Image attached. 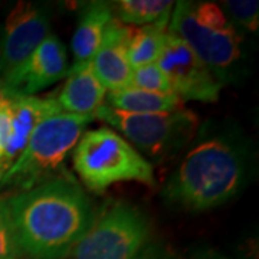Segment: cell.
Returning <instances> with one entry per match:
<instances>
[{"label":"cell","mask_w":259,"mask_h":259,"mask_svg":"<svg viewBox=\"0 0 259 259\" xmlns=\"http://www.w3.org/2000/svg\"><path fill=\"white\" fill-rule=\"evenodd\" d=\"M6 175V170L3 168V166L0 164V183H2V179H3V176Z\"/></svg>","instance_id":"24"},{"label":"cell","mask_w":259,"mask_h":259,"mask_svg":"<svg viewBox=\"0 0 259 259\" xmlns=\"http://www.w3.org/2000/svg\"><path fill=\"white\" fill-rule=\"evenodd\" d=\"M148 238L147 218L133 204L112 202L95 213L90 229L71 253L72 259H137Z\"/></svg>","instance_id":"7"},{"label":"cell","mask_w":259,"mask_h":259,"mask_svg":"<svg viewBox=\"0 0 259 259\" xmlns=\"http://www.w3.org/2000/svg\"><path fill=\"white\" fill-rule=\"evenodd\" d=\"M221 8L228 19L242 32H258L259 3L256 0H228L223 2Z\"/></svg>","instance_id":"17"},{"label":"cell","mask_w":259,"mask_h":259,"mask_svg":"<svg viewBox=\"0 0 259 259\" xmlns=\"http://www.w3.org/2000/svg\"><path fill=\"white\" fill-rule=\"evenodd\" d=\"M137 259H173L167 252L157 246H146Z\"/></svg>","instance_id":"22"},{"label":"cell","mask_w":259,"mask_h":259,"mask_svg":"<svg viewBox=\"0 0 259 259\" xmlns=\"http://www.w3.org/2000/svg\"><path fill=\"white\" fill-rule=\"evenodd\" d=\"M168 30L193 51L222 83H239L248 75L246 33L238 29L222 8L212 2H177Z\"/></svg>","instance_id":"3"},{"label":"cell","mask_w":259,"mask_h":259,"mask_svg":"<svg viewBox=\"0 0 259 259\" xmlns=\"http://www.w3.org/2000/svg\"><path fill=\"white\" fill-rule=\"evenodd\" d=\"M69 72L66 47L51 33L23 64L3 81L20 97H32L65 78Z\"/></svg>","instance_id":"10"},{"label":"cell","mask_w":259,"mask_h":259,"mask_svg":"<svg viewBox=\"0 0 259 259\" xmlns=\"http://www.w3.org/2000/svg\"><path fill=\"white\" fill-rule=\"evenodd\" d=\"M93 117L120 131L141 156L146 154L157 163L176 156L199 130V117L185 108L168 112H125L104 102Z\"/></svg>","instance_id":"6"},{"label":"cell","mask_w":259,"mask_h":259,"mask_svg":"<svg viewBox=\"0 0 259 259\" xmlns=\"http://www.w3.org/2000/svg\"><path fill=\"white\" fill-rule=\"evenodd\" d=\"M130 87L156 94H173L164 72L157 64H150L133 69Z\"/></svg>","instance_id":"18"},{"label":"cell","mask_w":259,"mask_h":259,"mask_svg":"<svg viewBox=\"0 0 259 259\" xmlns=\"http://www.w3.org/2000/svg\"><path fill=\"white\" fill-rule=\"evenodd\" d=\"M51 35V16L45 6L19 2L10 10L0 36V79H5Z\"/></svg>","instance_id":"9"},{"label":"cell","mask_w":259,"mask_h":259,"mask_svg":"<svg viewBox=\"0 0 259 259\" xmlns=\"http://www.w3.org/2000/svg\"><path fill=\"white\" fill-rule=\"evenodd\" d=\"M193 259H232L229 256H225L221 252L213 249H202L197 250L193 255Z\"/></svg>","instance_id":"23"},{"label":"cell","mask_w":259,"mask_h":259,"mask_svg":"<svg viewBox=\"0 0 259 259\" xmlns=\"http://www.w3.org/2000/svg\"><path fill=\"white\" fill-rule=\"evenodd\" d=\"M156 64L164 72L173 94L182 101L216 102L222 83L180 37L167 30L164 45Z\"/></svg>","instance_id":"8"},{"label":"cell","mask_w":259,"mask_h":259,"mask_svg":"<svg viewBox=\"0 0 259 259\" xmlns=\"http://www.w3.org/2000/svg\"><path fill=\"white\" fill-rule=\"evenodd\" d=\"M75 171L93 192L114 183H156L153 166L118 133L108 127L85 131L72 151Z\"/></svg>","instance_id":"5"},{"label":"cell","mask_w":259,"mask_h":259,"mask_svg":"<svg viewBox=\"0 0 259 259\" xmlns=\"http://www.w3.org/2000/svg\"><path fill=\"white\" fill-rule=\"evenodd\" d=\"M6 107H3L0 110V164H2V158H3V154L6 151V147H8V143H9L10 139V117Z\"/></svg>","instance_id":"20"},{"label":"cell","mask_w":259,"mask_h":259,"mask_svg":"<svg viewBox=\"0 0 259 259\" xmlns=\"http://www.w3.org/2000/svg\"><path fill=\"white\" fill-rule=\"evenodd\" d=\"M105 104L125 112H168L183 108V101L176 94H156L133 87L108 91Z\"/></svg>","instance_id":"14"},{"label":"cell","mask_w":259,"mask_h":259,"mask_svg":"<svg viewBox=\"0 0 259 259\" xmlns=\"http://www.w3.org/2000/svg\"><path fill=\"white\" fill-rule=\"evenodd\" d=\"M112 18L114 13L111 5L107 2H90L83 6L72 36L71 49L74 55V64L69 66V69L93 62L105 28Z\"/></svg>","instance_id":"13"},{"label":"cell","mask_w":259,"mask_h":259,"mask_svg":"<svg viewBox=\"0 0 259 259\" xmlns=\"http://www.w3.org/2000/svg\"><path fill=\"white\" fill-rule=\"evenodd\" d=\"M93 120V115L59 112L39 122L22 154L3 176L2 185L28 190L59 177L58 173Z\"/></svg>","instance_id":"4"},{"label":"cell","mask_w":259,"mask_h":259,"mask_svg":"<svg viewBox=\"0 0 259 259\" xmlns=\"http://www.w3.org/2000/svg\"><path fill=\"white\" fill-rule=\"evenodd\" d=\"M200 134L167 179L161 196L173 207L206 212L228 203L245 187L252 168V151L233 128L197 130Z\"/></svg>","instance_id":"1"},{"label":"cell","mask_w":259,"mask_h":259,"mask_svg":"<svg viewBox=\"0 0 259 259\" xmlns=\"http://www.w3.org/2000/svg\"><path fill=\"white\" fill-rule=\"evenodd\" d=\"M168 22L170 19H164L143 28L131 29L127 55L133 69L157 62L168 30Z\"/></svg>","instance_id":"15"},{"label":"cell","mask_w":259,"mask_h":259,"mask_svg":"<svg viewBox=\"0 0 259 259\" xmlns=\"http://www.w3.org/2000/svg\"><path fill=\"white\" fill-rule=\"evenodd\" d=\"M107 90L95 75L93 64L69 69L56 101L62 112L78 115H94L105 102Z\"/></svg>","instance_id":"12"},{"label":"cell","mask_w":259,"mask_h":259,"mask_svg":"<svg viewBox=\"0 0 259 259\" xmlns=\"http://www.w3.org/2000/svg\"><path fill=\"white\" fill-rule=\"evenodd\" d=\"M22 253L32 259H62L94 221L93 203L71 177H55L9 197Z\"/></svg>","instance_id":"2"},{"label":"cell","mask_w":259,"mask_h":259,"mask_svg":"<svg viewBox=\"0 0 259 259\" xmlns=\"http://www.w3.org/2000/svg\"><path fill=\"white\" fill-rule=\"evenodd\" d=\"M20 255L9 199H0V259H19Z\"/></svg>","instance_id":"19"},{"label":"cell","mask_w":259,"mask_h":259,"mask_svg":"<svg viewBox=\"0 0 259 259\" xmlns=\"http://www.w3.org/2000/svg\"><path fill=\"white\" fill-rule=\"evenodd\" d=\"M20 95L15 94L9 87L6 85V82L3 79H0V110L6 105H9L10 102L15 101L16 98H19Z\"/></svg>","instance_id":"21"},{"label":"cell","mask_w":259,"mask_h":259,"mask_svg":"<svg viewBox=\"0 0 259 259\" xmlns=\"http://www.w3.org/2000/svg\"><path fill=\"white\" fill-rule=\"evenodd\" d=\"M131 29L114 16L105 28L100 48L91 62L95 75L108 91L127 88L131 82L133 68L127 55Z\"/></svg>","instance_id":"11"},{"label":"cell","mask_w":259,"mask_h":259,"mask_svg":"<svg viewBox=\"0 0 259 259\" xmlns=\"http://www.w3.org/2000/svg\"><path fill=\"white\" fill-rule=\"evenodd\" d=\"M175 3L171 0H120L112 8L114 16L124 25H151L170 19Z\"/></svg>","instance_id":"16"}]
</instances>
